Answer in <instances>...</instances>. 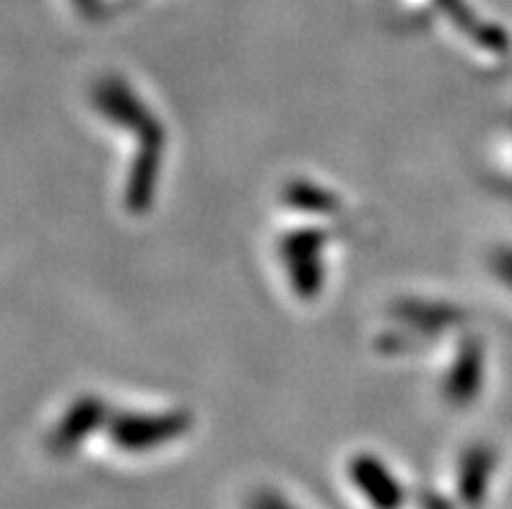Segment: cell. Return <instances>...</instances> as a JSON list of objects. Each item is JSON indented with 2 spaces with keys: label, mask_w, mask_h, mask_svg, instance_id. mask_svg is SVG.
Instances as JSON below:
<instances>
[{
  "label": "cell",
  "mask_w": 512,
  "mask_h": 509,
  "mask_svg": "<svg viewBox=\"0 0 512 509\" xmlns=\"http://www.w3.org/2000/svg\"><path fill=\"white\" fill-rule=\"evenodd\" d=\"M190 432L185 411L117 413L110 421V437L125 452H151Z\"/></svg>",
  "instance_id": "obj_1"
},
{
  "label": "cell",
  "mask_w": 512,
  "mask_h": 509,
  "mask_svg": "<svg viewBox=\"0 0 512 509\" xmlns=\"http://www.w3.org/2000/svg\"><path fill=\"white\" fill-rule=\"evenodd\" d=\"M325 234L318 229H297L281 239V258L297 297L315 299L325 281Z\"/></svg>",
  "instance_id": "obj_2"
},
{
  "label": "cell",
  "mask_w": 512,
  "mask_h": 509,
  "mask_svg": "<svg viewBox=\"0 0 512 509\" xmlns=\"http://www.w3.org/2000/svg\"><path fill=\"white\" fill-rule=\"evenodd\" d=\"M91 102H94V107H97L104 120H110L117 128L128 130L136 138L149 136L154 130L164 128L123 78H102L91 91Z\"/></svg>",
  "instance_id": "obj_3"
},
{
  "label": "cell",
  "mask_w": 512,
  "mask_h": 509,
  "mask_svg": "<svg viewBox=\"0 0 512 509\" xmlns=\"http://www.w3.org/2000/svg\"><path fill=\"white\" fill-rule=\"evenodd\" d=\"M164 146H167L164 128L138 138L136 159H133V167L128 172V185H125V206H128V211L143 213L149 211L151 203H154L159 174H162Z\"/></svg>",
  "instance_id": "obj_4"
},
{
  "label": "cell",
  "mask_w": 512,
  "mask_h": 509,
  "mask_svg": "<svg viewBox=\"0 0 512 509\" xmlns=\"http://www.w3.org/2000/svg\"><path fill=\"white\" fill-rule=\"evenodd\" d=\"M349 476L354 481L362 497L370 499L375 509H398L403 502V489L398 484V478L390 473L388 465L383 460H377L375 455H357L351 460Z\"/></svg>",
  "instance_id": "obj_5"
},
{
  "label": "cell",
  "mask_w": 512,
  "mask_h": 509,
  "mask_svg": "<svg viewBox=\"0 0 512 509\" xmlns=\"http://www.w3.org/2000/svg\"><path fill=\"white\" fill-rule=\"evenodd\" d=\"M481 382H484V346L479 338H466L448 377H445L442 390L453 406H466L479 395Z\"/></svg>",
  "instance_id": "obj_6"
},
{
  "label": "cell",
  "mask_w": 512,
  "mask_h": 509,
  "mask_svg": "<svg viewBox=\"0 0 512 509\" xmlns=\"http://www.w3.org/2000/svg\"><path fill=\"white\" fill-rule=\"evenodd\" d=\"M104 421V403L99 398H78L63 419L58 421L55 432L50 434V452H71L89 437L94 429Z\"/></svg>",
  "instance_id": "obj_7"
},
{
  "label": "cell",
  "mask_w": 512,
  "mask_h": 509,
  "mask_svg": "<svg viewBox=\"0 0 512 509\" xmlns=\"http://www.w3.org/2000/svg\"><path fill=\"white\" fill-rule=\"evenodd\" d=\"M393 315L409 328L422 330L427 336H435L440 330H448L463 320V312L455 310L453 304L440 302H401Z\"/></svg>",
  "instance_id": "obj_8"
},
{
  "label": "cell",
  "mask_w": 512,
  "mask_h": 509,
  "mask_svg": "<svg viewBox=\"0 0 512 509\" xmlns=\"http://www.w3.org/2000/svg\"><path fill=\"white\" fill-rule=\"evenodd\" d=\"M494 455L487 447H471L461 460V473H458V491L466 502L476 504L484 499L487 486L492 481Z\"/></svg>",
  "instance_id": "obj_9"
},
{
  "label": "cell",
  "mask_w": 512,
  "mask_h": 509,
  "mask_svg": "<svg viewBox=\"0 0 512 509\" xmlns=\"http://www.w3.org/2000/svg\"><path fill=\"white\" fill-rule=\"evenodd\" d=\"M286 203L297 211L307 213H328L336 208V198H333L325 187L312 185V182H292L286 187Z\"/></svg>",
  "instance_id": "obj_10"
},
{
  "label": "cell",
  "mask_w": 512,
  "mask_h": 509,
  "mask_svg": "<svg viewBox=\"0 0 512 509\" xmlns=\"http://www.w3.org/2000/svg\"><path fill=\"white\" fill-rule=\"evenodd\" d=\"M247 509H297L289 499L279 497L276 491L260 489L255 491L253 497L247 499Z\"/></svg>",
  "instance_id": "obj_11"
},
{
  "label": "cell",
  "mask_w": 512,
  "mask_h": 509,
  "mask_svg": "<svg viewBox=\"0 0 512 509\" xmlns=\"http://www.w3.org/2000/svg\"><path fill=\"white\" fill-rule=\"evenodd\" d=\"M494 268L507 281V286H512V252H500V258L494 260Z\"/></svg>",
  "instance_id": "obj_12"
}]
</instances>
